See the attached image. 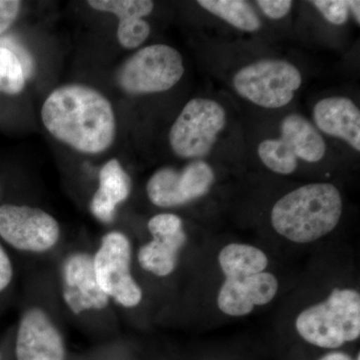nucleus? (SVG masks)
<instances>
[{
    "label": "nucleus",
    "instance_id": "2eb2a0df",
    "mask_svg": "<svg viewBox=\"0 0 360 360\" xmlns=\"http://www.w3.org/2000/svg\"><path fill=\"white\" fill-rule=\"evenodd\" d=\"M186 240L187 236L184 231L174 236H153V239L142 245L137 252L139 265L153 276H170L176 269L180 250Z\"/></svg>",
    "mask_w": 360,
    "mask_h": 360
},
{
    "label": "nucleus",
    "instance_id": "f3484780",
    "mask_svg": "<svg viewBox=\"0 0 360 360\" xmlns=\"http://www.w3.org/2000/svg\"><path fill=\"white\" fill-rule=\"evenodd\" d=\"M219 264L225 278L234 279L264 272L269 266V258L255 246L231 243L220 250Z\"/></svg>",
    "mask_w": 360,
    "mask_h": 360
},
{
    "label": "nucleus",
    "instance_id": "aec40b11",
    "mask_svg": "<svg viewBox=\"0 0 360 360\" xmlns=\"http://www.w3.org/2000/svg\"><path fill=\"white\" fill-rule=\"evenodd\" d=\"M25 72L18 56L0 46V91L9 96L20 94L25 84Z\"/></svg>",
    "mask_w": 360,
    "mask_h": 360
},
{
    "label": "nucleus",
    "instance_id": "1a4fd4ad",
    "mask_svg": "<svg viewBox=\"0 0 360 360\" xmlns=\"http://www.w3.org/2000/svg\"><path fill=\"white\" fill-rule=\"evenodd\" d=\"M214 181L212 168L205 161L196 160L181 170L162 168L156 172L146 186L151 202L160 207H175L205 195Z\"/></svg>",
    "mask_w": 360,
    "mask_h": 360
},
{
    "label": "nucleus",
    "instance_id": "4468645a",
    "mask_svg": "<svg viewBox=\"0 0 360 360\" xmlns=\"http://www.w3.org/2000/svg\"><path fill=\"white\" fill-rule=\"evenodd\" d=\"M129 175L116 160L104 165L99 172V186L90 202V210L97 219L110 224L115 217L116 207L127 200L130 193Z\"/></svg>",
    "mask_w": 360,
    "mask_h": 360
},
{
    "label": "nucleus",
    "instance_id": "6e6552de",
    "mask_svg": "<svg viewBox=\"0 0 360 360\" xmlns=\"http://www.w3.org/2000/svg\"><path fill=\"white\" fill-rule=\"evenodd\" d=\"M0 238L15 250L44 253L58 245L60 227L40 208L4 205L0 206Z\"/></svg>",
    "mask_w": 360,
    "mask_h": 360
},
{
    "label": "nucleus",
    "instance_id": "f257e3e1",
    "mask_svg": "<svg viewBox=\"0 0 360 360\" xmlns=\"http://www.w3.org/2000/svg\"><path fill=\"white\" fill-rule=\"evenodd\" d=\"M41 117L51 134L82 153H103L115 139L112 106L101 92L85 85L68 84L52 91Z\"/></svg>",
    "mask_w": 360,
    "mask_h": 360
},
{
    "label": "nucleus",
    "instance_id": "b1692460",
    "mask_svg": "<svg viewBox=\"0 0 360 360\" xmlns=\"http://www.w3.org/2000/svg\"><path fill=\"white\" fill-rule=\"evenodd\" d=\"M148 231L153 236H174L182 229V220L172 213H160L149 220Z\"/></svg>",
    "mask_w": 360,
    "mask_h": 360
},
{
    "label": "nucleus",
    "instance_id": "20e7f679",
    "mask_svg": "<svg viewBox=\"0 0 360 360\" xmlns=\"http://www.w3.org/2000/svg\"><path fill=\"white\" fill-rule=\"evenodd\" d=\"M302 82L300 70L279 59H264L245 66L233 77L239 96L264 108L288 105Z\"/></svg>",
    "mask_w": 360,
    "mask_h": 360
},
{
    "label": "nucleus",
    "instance_id": "4be33fe9",
    "mask_svg": "<svg viewBox=\"0 0 360 360\" xmlns=\"http://www.w3.org/2000/svg\"><path fill=\"white\" fill-rule=\"evenodd\" d=\"M150 33V26L141 16L130 15L120 18L117 37L125 49H132L143 44Z\"/></svg>",
    "mask_w": 360,
    "mask_h": 360
},
{
    "label": "nucleus",
    "instance_id": "412c9836",
    "mask_svg": "<svg viewBox=\"0 0 360 360\" xmlns=\"http://www.w3.org/2000/svg\"><path fill=\"white\" fill-rule=\"evenodd\" d=\"M89 4L96 11L115 14L118 18L130 15L148 16L155 4L149 0H91Z\"/></svg>",
    "mask_w": 360,
    "mask_h": 360
},
{
    "label": "nucleus",
    "instance_id": "6ab92c4d",
    "mask_svg": "<svg viewBox=\"0 0 360 360\" xmlns=\"http://www.w3.org/2000/svg\"><path fill=\"white\" fill-rule=\"evenodd\" d=\"M258 155L265 167L276 174H291L297 167L298 158L281 139L262 141L258 146Z\"/></svg>",
    "mask_w": 360,
    "mask_h": 360
},
{
    "label": "nucleus",
    "instance_id": "dca6fc26",
    "mask_svg": "<svg viewBox=\"0 0 360 360\" xmlns=\"http://www.w3.org/2000/svg\"><path fill=\"white\" fill-rule=\"evenodd\" d=\"M296 158L317 162L326 155V146L321 134L302 115L286 116L281 122V136Z\"/></svg>",
    "mask_w": 360,
    "mask_h": 360
},
{
    "label": "nucleus",
    "instance_id": "c85d7f7f",
    "mask_svg": "<svg viewBox=\"0 0 360 360\" xmlns=\"http://www.w3.org/2000/svg\"><path fill=\"white\" fill-rule=\"evenodd\" d=\"M319 360H354L349 355L345 354V352H328L326 355L319 359ZM356 360H360V356H357Z\"/></svg>",
    "mask_w": 360,
    "mask_h": 360
},
{
    "label": "nucleus",
    "instance_id": "f03ea898",
    "mask_svg": "<svg viewBox=\"0 0 360 360\" xmlns=\"http://www.w3.org/2000/svg\"><path fill=\"white\" fill-rule=\"evenodd\" d=\"M342 213L340 191L330 184H311L283 196L272 208L274 231L295 243H309L330 233Z\"/></svg>",
    "mask_w": 360,
    "mask_h": 360
},
{
    "label": "nucleus",
    "instance_id": "9b49d317",
    "mask_svg": "<svg viewBox=\"0 0 360 360\" xmlns=\"http://www.w3.org/2000/svg\"><path fill=\"white\" fill-rule=\"evenodd\" d=\"M14 352L16 360H65L63 335L41 307H30L21 315Z\"/></svg>",
    "mask_w": 360,
    "mask_h": 360
},
{
    "label": "nucleus",
    "instance_id": "423d86ee",
    "mask_svg": "<svg viewBox=\"0 0 360 360\" xmlns=\"http://www.w3.org/2000/svg\"><path fill=\"white\" fill-rule=\"evenodd\" d=\"M184 73V59L176 49L153 44L125 61L118 72V82L129 94H155L172 89Z\"/></svg>",
    "mask_w": 360,
    "mask_h": 360
},
{
    "label": "nucleus",
    "instance_id": "9d476101",
    "mask_svg": "<svg viewBox=\"0 0 360 360\" xmlns=\"http://www.w3.org/2000/svg\"><path fill=\"white\" fill-rule=\"evenodd\" d=\"M61 296L66 307L75 315L101 311L110 305V297L97 283L91 255L77 251L63 260Z\"/></svg>",
    "mask_w": 360,
    "mask_h": 360
},
{
    "label": "nucleus",
    "instance_id": "0eeeda50",
    "mask_svg": "<svg viewBox=\"0 0 360 360\" xmlns=\"http://www.w3.org/2000/svg\"><path fill=\"white\" fill-rule=\"evenodd\" d=\"M226 123V113L212 99H191L172 124L169 143L175 155L200 158L210 153Z\"/></svg>",
    "mask_w": 360,
    "mask_h": 360
},
{
    "label": "nucleus",
    "instance_id": "c756f323",
    "mask_svg": "<svg viewBox=\"0 0 360 360\" xmlns=\"http://www.w3.org/2000/svg\"><path fill=\"white\" fill-rule=\"evenodd\" d=\"M348 6H349V11H352L355 20H356L357 25L360 23V2L356 0H352V1H348Z\"/></svg>",
    "mask_w": 360,
    "mask_h": 360
},
{
    "label": "nucleus",
    "instance_id": "a878e982",
    "mask_svg": "<svg viewBox=\"0 0 360 360\" xmlns=\"http://www.w3.org/2000/svg\"><path fill=\"white\" fill-rule=\"evenodd\" d=\"M20 1L16 0H0V34L9 27L20 13Z\"/></svg>",
    "mask_w": 360,
    "mask_h": 360
},
{
    "label": "nucleus",
    "instance_id": "393cba45",
    "mask_svg": "<svg viewBox=\"0 0 360 360\" xmlns=\"http://www.w3.org/2000/svg\"><path fill=\"white\" fill-rule=\"evenodd\" d=\"M258 6L271 20H281L290 13L292 2L290 0H258Z\"/></svg>",
    "mask_w": 360,
    "mask_h": 360
},
{
    "label": "nucleus",
    "instance_id": "bb28decb",
    "mask_svg": "<svg viewBox=\"0 0 360 360\" xmlns=\"http://www.w3.org/2000/svg\"><path fill=\"white\" fill-rule=\"evenodd\" d=\"M14 270L8 253L0 243V293L6 291L13 283Z\"/></svg>",
    "mask_w": 360,
    "mask_h": 360
},
{
    "label": "nucleus",
    "instance_id": "7ed1b4c3",
    "mask_svg": "<svg viewBox=\"0 0 360 360\" xmlns=\"http://www.w3.org/2000/svg\"><path fill=\"white\" fill-rule=\"evenodd\" d=\"M298 335L314 347L335 349L360 336V295L335 288L323 302L307 307L295 321Z\"/></svg>",
    "mask_w": 360,
    "mask_h": 360
},
{
    "label": "nucleus",
    "instance_id": "cd10ccee",
    "mask_svg": "<svg viewBox=\"0 0 360 360\" xmlns=\"http://www.w3.org/2000/svg\"><path fill=\"white\" fill-rule=\"evenodd\" d=\"M0 46L6 47V49L13 51V53L18 56L21 65H22L23 70H25L26 77H28L32 75V58H30V54H28L27 52L20 46V45L16 44L13 39H6L0 40Z\"/></svg>",
    "mask_w": 360,
    "mask_h": 360
},
{
    "label": "nucleus",
    "instance_id": "f8f14e48",
    "mask_svg": "<svg viewBox=\"0 0 360 360\" xmlns=\"http://www.w3.org/2000/svg\"><path fill=\"white\" fill-rule=\"evenodd\" d=\"M278 291V281L270 272H260L239 277L225 278L217 296V305L222 314L229 316H245L255 307L269 304Z\"/></svg>",
    "mask_w": 360,
    "mask_h": 360
},
{
    "label": "nucleus",
    "instance_id": "a211bd4d",
    "mask_svg": "<svg viewBox=\"0 0 360 360\" xmlns=\"http://www.w3.org/2000/svg\"><path fill=\"white\" fill-rule=\"evenodd\" d=\"M198 4L243 32H257L262 26L255 9L243 0H200Z\"/></svg>",
    "mask_w": 360,
    "mask_h": 360
},
{
    "label": "nucleus",
    "instance_id": "ddd939ff",
    "mask_svg": "<svg viewBox=\"0 0 360 360\" xmlns=\"http://www.w3.org/2000/svg\"><path fill=\"white\" fill-rule=\"evenodd\" d=\"M314 118L322 132L338 137L355 150H360V111L350 99H322L314 106Z\"/></svg>",
    "mask_w": 360,
    "mask_h": 360
},
{
    "label": "nucleus",
    "instance_id": "39448f33",
    "mask_svg": "<svg viewBox=\"0 0 360 360\" xmlns=\"http://www.w3.org/2000/svg\"><path fill=\"white\" fill-rule=\"evenodd\" d=\"M92 258L97 283L110 300L127 309L141 304L143 293L132 276L131 243L124 233H106Z\"/></svg>",
    "mask_w": 360,
    "mask_h": 360
},
{
    "label": "nucleus",
    "instance_id": "5701e85b",
    "mask_svg": "<svg viewBox=\"0 0 360 360\" xmlns=\"http://www.w3.org/2000/svg\"><path fill=\"white\" fill-rule=\"evenodd\" d=\"M328 22L341 25L347 22L349 6L345 0H316L311 1Z\"/></svg>",
    "mask_w": 360,
    "mask_h": 360
}]
</instances>
